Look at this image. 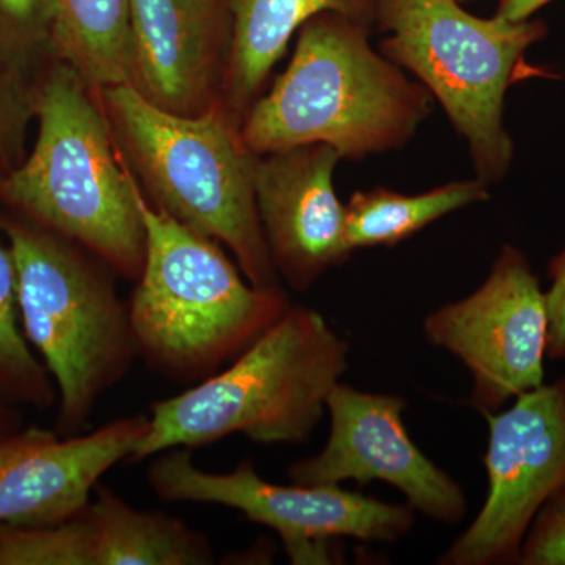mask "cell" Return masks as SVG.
Here are the masks:
<instances>
[{
  "label": "cell",
  "mask_w": 565,
  "mask_h": 565,
  "mask_svg": "<svg viewBox=\"0 0 565 565\" xmlns=\"http://www.w3.org/2000/svg\"><path fill=\"white\" fill-rule=\"evenodd\" d=\"M550 288L545 292L548 310V348L546 359H565V248L548 267Z\"/></svg>",
  "instance_id": "603a6c76"
},
{
  "label": "cell",
  "mask_w": 565,
  "mask_h": 565,
  "mask_svg": "<svg viewBox=\"0 0 565 565\" xmlns=\"http://www.w3.org/2000/svg\"><path fill=\"white\" fill-rule=\"evenodd\" d=\"M148 415L125 416L88 434L29 427L0 437V525H57L90 503L104 475L131 459Z\"/></svg>",
  "instance_id": "7c38bea8"
},
{
  "label": "cell",
  "mask_w": 565,
  "mask_h": 565,
  "mask_svg": "<svg viewBox=\"0 0 565 565\" xmlns=\"http://www.w3.org/2000/svg\"><path fill=\"white\" fill-rule=\"evenodd\" d=\"M35 145L0 181V199L136 281L147 255L137 178L118 148L99 92L54 58L35 84Z\"/></svg>",
  "instance_id": "6da1fadb"
},
{
  "label": "cell",
  "mask_w": 565,
  "mask_h": 565,
  "mask_svg": "<svg viewBox=\"0 0 565 565\" xmlns=\"http://www.w3.org/2000/svg\"><path fill=\"white\" fill-rule=\"evenodd\" d=\"M148 486L166 503L217 504L273 527L292 564H327L333 539L397 542L415 525L414 509L392 504L341 486H280L266 481L250 459L228 473L196 467L192 449L156 456Z\"/></svg>",
  "instance_id": "ba28073f"
},
{
  "label": "cell",
  "mask_w": 565,
  "mask_h": 565,
  "mask_svg": "<svg viewBox=\"0 0 565 565\" xmlns=\"http://www.w3.org/2000/svg\"><path fill=\"white\" fill-rule=\"evenodd\" d=\"M210 564L206 535L177 516L140 511L106 487L57 525H0V565Z\"/></svg>",
  "instance_id": "5bb4252c"
},
{
  "label": "cell",
  "mask_w": 565,
  "mask_h": 565,
  "mask_svg": "<svg viewBox=\"0 0 565 565\" xmlns=\"http://www.w3.org/2000/svg\"><path fill=\"white\" fill-rule=\"evenodd\" d=\"M435 348L459 359L473 377L468 404L484 414L544 384L548 348L545 292L519 248L504 245L487 280L423 323Z\"/></svg>",
  "instance_id": "30bf717a"
},
{
  "label": "cell",
  "mask_w": 565,
  "mask_h": 565,
  "mask_svg": "<svg viewBox=\"0 0 565 565\" xmlns=\"http://www.w3.org/2000/svg\"><path fill=\"white\" fill-rule=\"evenodd\" d=\"M0 396L9 403L46 411L58 399L57 386L22 332L18 277L9 245L0 243Z\"/></svg>",
  "instance_id": "d6986e66"
},
{
  "label": "cell",
  "mask_w": 565,
  "mask_h": 565,
  "mask_svg": "<svg viewBox=\"0 0 565 565\" xmlns=\"http://www.w3.org/2000/svg\"><path fill=\"white\" fill-rule=\"evenodd\" d=\"M370 33L330 11L305 22L288 68L241 122L248 150L326 143L341 159H362L407 143L434 96L377 54Z\"/></svg>",
  "instance_id": "7a4b0ae2"
},
{
  "label": "cell",
  "mask_w": 565,
  "mask_h": 565,
  "mask_svg": "<svg viewBox=\"0 0 565 565\" xmlns=\"http://www.w3.org/2000/svg\"><path fill=\"white\" fill-rule=\"evenodd\" d=\"M17 266L22 332L58 392L57 433H84L139 360L129 305L95 253L28 218H0Z\"/></svg>",
  "instance_id": "8992f818"
},
{
  "label": "cell",
  "mask_w": 565,
  "mask_h": 565,
  "mask_svg": "<svg viewBox=\"0 0 565 565\" xmlns=\"http://www.w3.org/2000/svg\"><path fill=\"white\" fill-rule=\"evenodd\" d=\"M349 351L319 311L291 303L228 366L151 404L147 433L129 460L203 448L234 434L262 445L303 444L348 370Z\"/></svg>",
  "instance_id": "3957f363"
},
{
  "label": "cell",
  "mask_w": 565,
  "mask_h": 565,
  "mask_svg": "<svg viewBox=\"0 0 565 565\" xmlns=\"http://www.w3.org/2000/svg\"><path fill=\"white\" fill-rule=\"evenodd\" d=\"M7 403H9V401L0 396V437L20 430V416L14 414Z\"/></svg>",
  "instance_id": "d4e9b609"
},
{
  "label": "cell",
  "mask_w": 565,
  "mask_h": 565,
  "mask_svg": "<svg viewBox=\"0 0 565 565\" xmlns=\"http://www.w3.org/2000/svg\"><path fill=\"white\" fill-rule=\"evenodd\" d=\"M460 2L467 3V2H473V0H460Z\"/></svg>",
  "instance_id": "484cf974"
},
{
  "label": "cell",
  "mask_w": 565,
  "mask_h": 565,
  "mask_svg": "<svg viewBox=\"0 0 565 565\" xmlns=\"http://www.w3.org/2000/svg\"><path fill=\"white\" fill-rule=\"evenodd\" d=\"M147 255L129 300L139 359L154 373L199 384L286 313L278 289H259L211 237L148 202L137 181Z\"/></svg>",
  "instance_id": "5b68a950"
},
{
  "label": "cell",
  "mask_w": 565,
  "mask_h": 565,
  "mask_svg": "<svg viewBox=\"0 0 565 565\" xmlns=\"http://www.w3.org/2000/svg\"><path fill=\"white\" fill-rule=\"evenodd\" d=\"M489 200V184L455 181L418 195L384 188L353 193L345 204V241L349 248L393 247L449 212Z\"/></svg>",
  "instance_id": "ac0fdd59"
},
{
  "label": "cell",
  "mask_w": 565,
  "mask_h": 565,
  "mask_svg": "<svg viewBox=\"0 0 565 565\" xmlns=\"http://www.w3.org/2000/svg\"><path fill=\"white\" fill-rule=\"evenodd\" d=\"M484 416L489 490L473 523L441 556L444 565L516 563L535 515L565 493V374Z\"/></svg>",
  "instance_id": "9c48e42d"
},
{
  "label": "cell",
  "mask_w": 565,
  "mask_h": 565,
  "mask_svg": "<svg viewBox=\"0 0 565 565\" xmlns=\"http://www.w3.org/2000/svg\"><path fill=\"white\" fill-rule=\"evenodd\" d=\"M330 435L322 451L288 468L296 484L341 486L373 481L396 487L414 511L456 525L467 514L462 487L423 455L408 437L397 394L359 392L338 382L327 397Z\"/></svg>",
  "instance_id": "8fae6325"
},
{
  "label": "cell",
  "mask_w": 565,
  "mask_h": 565,
  "mask_svg": "<svg viewBox=\"0 0 565 565\" xmlns=\"http://www.w3.org/2000/svg\"><path fill=\"white\" fill-rule=\"evenodd\" d=\"M516 564L565 565V493L553 498L535 515Z\"/></svg>",
  "instance_id": "7402d4cb"
},
{
  "label": "cell",
  "mask_w": 565,
  "mask_h": 565,
  "mask_svg": "<svg viewBox=\"0 0 565 565\" xmlns=\"http://www.w3.org/2000/svg\"><path fill=\"white\" fill-rule=\"evenodd\" d=\"M51 55L46 0H0V68L29 73Z\"/></svg>",
  "instance_id": "ffe728a7"
},
{
  "label": "cell",
  "mask_w": 565,
  "mask_h": 565,
  "mask_svg": "<svg viewBox=\"0 0 565 565\" xmlns=\"http://www.w3.org/2000/svg\"><path fill=\"white\" fill-rule=\"evenodd\" d=\"M375 25L390 33L382 55L412 71L467 140L479 180H503L514 156L505 92L526 68L525 52L544 39V22L484 20L460 0H377Z\"/></svg>",
  "instance_id": "52a82bcc"
},
{
  "label": "cell",
  "mask_w": 565,
  "mask_h": 565,
  "mask_svg": "<svg viewBox=\"0 0 565 565\" xmlns=\"http://www.w3.org/2000/svg\"><path fill=\"white\" fill-rule=\"evenodd\" d=\"M99 92L122 158L148 202L174 221L225 245L259 289H282L255 199L258 154L221 102L199 115L163 110L131 85Z\"/></svg>",
  "instance_id": "277c9868"
},
{
  "label": "cell",
  "mask_w": 565,
  "mask_h": 565,
  "mask_svg": "<svg viewBox=\"0 0 565 565\" xmlns=\"http://www.w3.org/2000/svg\"><path fill=\"white\" fill-rule=\"evenodd\" d=\"M129 84L147 102L199 115L218 102L226 55L221 0H129Z\"/></svg>",
  "instance_id": "9a60e30c"
},
{
  "label": "cell",
  "mask_w": 565,
  "mask_h": 565,
  "mask_svg": "<svg viewBox=\"0 0 565 565\" xmlns=\"http://www.w3.org/2000/svg\"><path fill=\"white\" fill-rule=\"evenodd\" d=\"M552 0H500L497 17L503 20L520 22L531 20L535 11L541 10Z\"/></svg>",
  "instance_id": "cb8c5ba5"
},
{
  "label": "cell",
  "mask_w": 565,
  "mask_h": 565,
  "mask_svg": "<svg viewBox=\"0 0 565 565\" xmlns=\"http://www.w3.org/2000/svg\"><path fill=\"white\" fill-rule=\"evenodd\" d=\"M52 58L96 90L129 84V0H46Z\"/></svg>",
  "instance_id": "e0dca14e"
},
{
  "label": "cell",
  "mask_w": 565,
  "mask_h": 565,
  "mask_svg": "<svg viewBox=\"0 0 565 565\" xmlns=\"http://www.w3.org/2000/svg\"><path fill=\"white\" fill-rule=\"evenodd\" d=\"M226 21V55L218 102L243 122L263 95L274 66L294 33L321 13L373 29L377 0H221Z\"/></svg>",
  "instance_id": "2e32d148"
},
{
  "label": "cell",
  "mask_w": 565,
  "mask_h": 565,
  "mask_svg": "<svg viewBox=\"0 0 565 565\" xmlns=\"http://www.w3.org/2000/svg\"><path fill=\"white\" fill-rule=\"evenodd\" d=\"M35 84L25 71L0 68V181L20 161L29 122L35 118Z\"/></svg>",
  "instance_id": "44dd1931"
},
{
  "label": "cell",
  "mask_w": 565,
  "mask_h": 565,
  "mask_svg": "<svg viewBox=\"0 0 565 565\" xmlns=\"http://www.w3.org/2000/svg\"><path fill=\"white\" fill-rule=\"evenodd\" d=\"M340 152L326 143L258 154L255 199L278 277L307 291L327 270L351 256L345 206L333 188Z\"/></svg>",
  "instance_id": "4fadbf2b"
}]
</instances>
